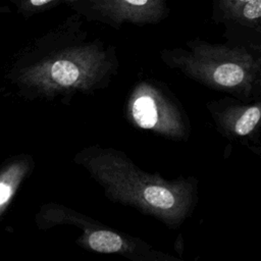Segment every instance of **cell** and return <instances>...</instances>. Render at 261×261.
<instances>
[{"label": "cell", "instance_id": "obj_1", "mask_svg": "<svg viewBox=\"0 0 261 261\" xmlns=\"http://www.w3.org/2000/svg\"><path fill=\"white\" fill-rule=\"evenodd\" d=\"M116 48L92 36L79 14H70L44 37L19 69L17 82L33 98L70 104L108 88L117 74Z\"/></svg>", "mask_w": 261, "mask_h": 261}, {"label": "cell", "instance_id": "obj_2", "mask_svg": "<svg viewBox=\"0 0 261 261\" xmlns=\"http://www.w3.org/2000/svg\"><path fill=\"white\" fill-rule=\"evenodd\" d=\"M73 163L86 170L109 201L132 207L171 229L179 228L199 202L197 177L167 179L142 169L126 153L113 147H83L74 154Z\"/></svg>", "mask_w": 261, "mask_h": 261}, {"label": "cell", "instance_id": "obj_3", "mask_svg": "<svg viewBox=\"0 0 261 261\" xmlns=\"http://www.w3.org/2000/svg\"><path fill=\"white\" fill-rule=\"evenodd\" d=\"M159 57L168 68L210 90L244 102L261 98V50L195 38L185 47L161 49Z\"/></svg>", "mask_w": 261, "mask_h": 261}, {"label": "cell", "instance_id": "obj_4", "mask_svg": "<svg viewBox=\"0 0 261 261\" xmlns=\"http://www.w3.org/2000/svg\"><path fill=\"white\" fill-rule=\"evenodd\" d=\"M37 222L43 229L57 225H71L81 231L75 244L99 254H114L132 261H178L166 252L154 249L141 238L107 226L99 220L60 203L45 204Z\"/></svg>", "mask_w": 261, "mask_h": 261}, {"label": "cell", "instance_id": "obj_5", "mask_svg": "<svg viewBox=\"0 0 261 261\" xmlns=\"http://www.w3.org/2000/svg\"><path fill=\"white\" fill-rule=\"evenodd\" d=\"M124 116L134 127L175 142H186L191 135L189 116L179 100L162 82L146 79L130 89Z\"/></svg>", "mask_w": 261, "mask_h": 261}, {"label": "cell", "instance_id": "obj_6", "mask_svg": "<svg viewBox=\"0 0 261 261\" xmlns=\"http://www.w3.org/2000/svg\"><path fill=\"white\" fill-rule=\"evenodd\" d=\"M68 3L85 20L116 30L124 24H157L170 12L168 0H69Z\"/></svg>", "mask_w": 261, "mask_h": 261}, {"label": "cell", "instance_id": "obj_7", "mask_svg": "<svg viewBox=\"0 0 261 261\" xmlns=\"http://www.w3.org/2000/svg\"><path fill=\"white\" fill-rule=\"evenodd\" d=\"M217 132L256 155L261 154V100L244 102L231 96L206 103Z\"/></svg>", "mask_w": 261, "mask_h": 261}, {"label": "cell", "instance_id": "obj_8", "mask_svg": "<svg viewBox=\"0 0 261 261\" xmlns=\"http://www.w3.org/2000/svg\"><path fill=\"white\" fill-rule=\"evenodd\" d=\"M211 17L226 42L261 50V0H211Z\"/></svg>", "mask_w": 261, "mask_h": 261}, {"label": "cell", "instance_id": "obj_9", "mask_svg": "<svg viewBox=\"0 0 261 261\" xmlns=\"http://www.w3.org/2000/svg\"><path fill=\"white\" fill-rule=\"evenodd\" d=\"M31 169L29 160H21L8 166L0 173V214L10 203L20 182Z\"/></svg>", "mask_w": 261, "mask_h": 261}, {"label": "cell", "instance_id": "obj_10", "mask_svg": "<svg viewBox=\"0 0 261 261\" xmlns=\"http://www.w3.org/2000/svg\"><path fill=\"white\" fill-rule=\"evenodd\" d=\"M66 1L69 0H24V6L31 11H38Z\"/></svg>", "mask_w": 261, "mask_h": 261}]
</instances>
